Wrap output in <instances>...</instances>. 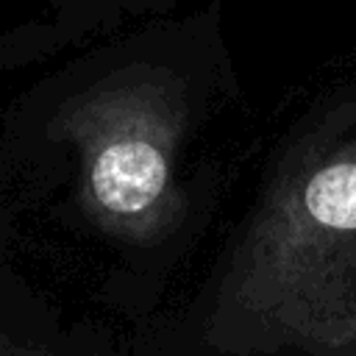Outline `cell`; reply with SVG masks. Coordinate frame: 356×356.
<instances>
[{
  "mask_svg": "<svg viewBox=\"0 0 356 356\" xmlns=\"http://www.w3.org/2000/svg\"><path fill=\"white\" fill-rule=\"evenodd\" d=\"M167 186L164 153L136 131L111 128L89 159V192L97 209L117 220H134L150 209Z\"/></svg>",
  "mask_w": 356,
  "mask_h": 356,
  "instance_id": "6da1fadb",
  "label": "cell"
},
{
  "mask_svg": "<svg viewBox=\"0 0 356 356\" xmlns=\"http://www.w3.org/2000/svg\"><path fill=\"white\" fill-rule=\"evenodd\" d=\"M309 214L325 228H356V161L320 170L306 189Z\"/></svg>",
  "mask_w": 356,
  "mask_h": 356,
  "instance_id": "7a4b0ae2",
  "label": "cell"
}]
</instances>
